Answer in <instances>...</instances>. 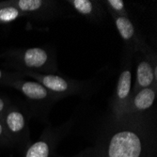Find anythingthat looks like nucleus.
<instances>
[{
    "instance_id": "1",
    "label": "nucleus",
    "mask_w": 157,
    "mask_h": 157,
    "mask_svg": "<svg viewBox=\"0 0 157 157\" xmlns=\"http://www.w3.org/2000/svg\"><path fill=\"white\" fill-rule=\"evenodd\" d=\"M119 124L106 134L95 157H151V135L133 117L117 120Z\"/></svg>"
},
{
    "instance_id": "2",
    "label": "nucleus",
    "mask_w": 157,
    "mask_h": 157,
    "mask_svg": "<svg viewBox=\"0 0 157 157\" xmlns=\"http://www.w3.org/2000/svg\"><path fill=\"white\" fill-rule=\"evenodd\" d=\"M15 66L22 69L24 73H51L56 71V65L49 52L40 47H33L13 52L10 56Z\"/></svg>"
},
{
    "instance_id": "3",
    "label": "nucleus",
    "mask_w": 157,
    "mask_h": 157,
    "mask_svg": "<svg viewBox=\"0 0 157 157\" xmlns=\"http://www.w3.org/2000/svg\"><path fill=\"white\" fill-rule=\"evenodd\" d=\"M132 70L131 62L129 61L120 74L113 96L112 109L117 120L122 118V114L132 97Z\"/></svg>"
},
{
    "instance_id": "4",
    "label": "nucleus",
    "mask_w": 157,
    "mask_h": 157,
    "mask_svg": "<svg viewBox=\"0 0 157 157\" xmlns=\"http://www.w3.org/2000/svg\"><path fill=\"white\" fill-rule=\"evenodd\" d=\"M24 74L34 78L37 82L41 84L56 98L73 94L80 88L77 82L66 79L54 74H40L34 72H26Z\"/></svg>"
},
{
    "instance_id": "5",
    "label": "nucleus",
    "mask_w": 157,
    "mask_h": 157,
    "mask_svg": "<svg viewBox=\"0 0 157 157\" xmlns=\"http://www.w3.org/2000/svg\"><path fill=\"white\" fill-rule=\"evenodd\" d=\"M2 121L10 142H23L27 135L25 114L15 106H10L2 117Z\"/></svg>"
},
{
    "instance_id": "6",
    "label": "nucleus",
    "mask_w": 157,
    "mask_h": 157,
    "mask_svg": "<svg viewBox=\"0 0 157 157\" xmlns=\"http://www.w3.org/2000/svg\"><path fill=\"white\" fill-rule=\"evenodd\" d=\"M149 87H157V66L155 59L146 56L139 60L136 66V82L132 87V96L142 89Z\"/></svg>"
},
{
    "instance_id": "7",
    "label": "nucleus",
    "mask_w": 157,
    "mask_h": 157,
    "mask_svg": "<svg viewBox=\"0 0 157 157\" xmlns=\"http://www.w3.org/2000/svg\"><path fill=\"white\" fill-rule=\"evenodd\" d=\"M6 85L18 90L26 98L33 100V101H46L50 98H56L44 86L37 81L24 80L21 77H16L13 75Z\"/></svg>"
},
{
    "instance_id": "8",
    "label": "nucleus",
    "mask_w": 157,
    "mask_h": 157,
    "mask_svg": "<svg viewBox=\"0 0 157 157\" xmlns=\"http://www.w3.org/2000/svg\"><path fill=\"white\" fill-rule=\"evenodd\" d=\"M156 93L157 87H149L140 90L131 97L122 114V118L133 117L138 113H142L151 108L155 101Z\"/></svg>"
},
{
    "instance_id": "9",
    "label": "nucleus",
    "mask_w": 157,
    "mask_h": 157,
    "mask_svg": "<svg viewBox=\"0 0 157 157\" xmlns=\"http://www.w3.org/2000/svg\"><path fill=\"white\" fill-rule=\"evenodd\" d=\"M111 15L115 22L118 32L124 42L131 50H144L145 44L142 41L137 35L136 27L132 21L128 16H120L111 13Z\"/></svg>"
},
{
    "instance_id": "10",
    "label": "nucleus",
    "mask_w": 157,
    "mask_h": 157,
    "mask_svg": "<svg viewBox=\"0 0 157 157\" xmlns=\"http://www.w3.org/2000/svg\"><path fill=\"white\" fill-rule=\"evenodd\" d=\"M53 150V141L51 138L42 136L27 148L24 157H49Z\"/></svg>"
},
{
    "instance_id": "11",
    "label": "nucleus",
    "mask_w": 157,
    "mask_h": 157,
    "mask_svg": "<svg viewBox=\"0 0 157 157\" xmlns=\"http://www.w3.org/2000/svg\"><path fill=\"white\" fill-rule=\"evenodd\" d=\"M10 5L17 8L20 11L27 15L28 13H36L46 9L49 2L42 0H15L9 1Z\"/></svg>"
},
{
    "instance_id": "12",
    "label": "nucleus",
    "mask_w": 157,
    "mask_h": 157,
    "mask_svg": "<svg viewBox=\"0 0 157 157\" xmlns=\"http://www.w3.org/2000/svg\"><path fill=\"white\" fill-rule=\"evenodd\" d=\"M23 16H25V14L20 11L17 8L10 5L9 1L1 2V7H0V24H9Z\"/></svg>"
},
{
    "instance_id": "13",
    "label": "nucleus",
    "mask_w": 157,
    "mask_h": 157,
    "mask_svg": "<svg viewBox=\"0 0 157 157\" xmlns=\"http://www.w3.org/2000/svg\"><path fill=\"white\" fill-rule=\"evenodd\" d=\"M68 3L82 15L90 17L97 13L96 4L90 0H70Z\"/></svg>"
},
{
    "instance_id": "14",
    "label": "nucleus",
    "mask_w": 157,
    "mask_h": 157,
    "mask_svg": "<svg viewBox=\"0 0 157 157\" xmlns=\"http://www.w3.org/2000/svg\"><path fill=\"white\" fill-rule=\"evenodd\" d=\"M105 3L108 6L111 13L120 16H128L124 2L121 0H107Z\"/></svg>"
},
{
    "instance_id": "15",
    "label": "nucleus",
    "mask_w": 157,
    "mask_h": 157,
    "mask_svg": "<svg viewBox=\"0 0 157 157\" xmlns=\"http://www.w3.org/2000/svg\"><path fill=\"white\" fill-rule=\"evenodd\" d=\"M10 142L9 136L6 132V129L4 127L2 119L0 118V145H3V144H9Z\"/></svg>"
},
{
    "instance_id": "16",
    "label": "nucleus",
    "mask_w": 157,
    "mask_h": 157,
    "mask_svg": "<svg viewBox=\"0 0 157 157\" xmlns=\"http://www.w3.org/2000/svg\"><path fill=\"white\" fill-rule=\"evenodd\" d=\"M10 102L4 97L0 96V118L2 119L3 115L5 114V112L8 110V108L10 107Z\"/></svg>"
},
{
    "instance_id": "17",
    "label": "nucleus",
    "mask_w": 157,
    "mask_h": 157,
    "mask_svg": "<svg viewBox=\"0 0 157 157\" xmlns=\"http://www.w3.org/2000/svg\"><path fill=\"white\" fill-rule=\"evenodd\" d=\"M12 76H13L12 75H10L0 69V84L6 85L12 78Z\"/></svg>"
},
{
    "instance_id": "18",
    "label": "nucleus",
    "mask_w": 157,
    "mask_h": 157,
    "mask_svg": "<svg viewBox=\"0 0 157 157\" xmlns=\"http://www.w3.org/2000/svg\"><path fill=\"white\" fill-rule=\"evenodd\" d=\"M0 7H1V2H0Z\"/></svg>"
},
{
    "instance_id": "19",
    "label": "nucleus",
    "mask_w": 157,
    "mask_h": 157,
    "mask_svg": "<svg viewBox=\"0 0 157 157\" xmlns=\"http://www.w3.org/2000/svg\"><path fill=\"white\" fill-rule=\"evenodd\" d=\"M93 157H95V156H94V154H93Z\"/></svg>"
}]
</instances>
